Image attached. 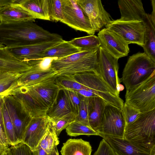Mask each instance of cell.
I'll list each match as a JSON object with an SVG mask.
<instances>
[{"instance_id":"6da1fadb","label":"cell","mask_w":155,"mask_h":155,"mask_svg":"<svg viewBox=\"0 0 155 155\" xmlns=\"http://www.w3.org/2000/svg\"><path fill=\"white\" fill-rule=\"evenodd\" d=\"M63 40L61 36L51 33L33 21L0 22V44L7 48Z\"/></svg>"},{"instance_id":"7a4b0ae2","label":"cell","mask_w":155,"mask_h":155,"mask_svg":"<svg viewBox=\"0 0 155 155\" xmlns=\"http://www.w3.org/2000/svg\"><path fill=\"white\" fill-rule=\"evenodd\" d=\"M100 47L81 51L62 58L54 59L51 62V67L59 75L95 71Z\"/></svg>"},{"instance_id":"3957f363","label":"cell","mask_w":155,"mask_h":155,"mask_svg":"<svg viewBox=\"0 0 155 155\" xmlns=\"http://www.w3.org/2000/svg\"><path fill=\"white\" fill-rule=\"evenodd\" d=\"M124 138L150 151L155 146V109L141 112L133 122L127 125Z\"/></svg>"},{"instance_id":"277c9868","label":"cell","mask_w":155,"mask_h":155,"mask_svg":"<svg viewBox=\"0 0 155 155\" xmlns=\"http://www.w3.org/2000/svg\"><path fill=\"white\" fill-rule=\"evenodd\" d=\"M155 72V62L144 52L130 56L120 78L126 91H129L148 79Z\"/></svg>"},{"instance_id":"5b68a950","label":"cell","mask_w":155,"mask_h":155,"mask_svg":"<svg viewBox=\"0 0 155 155\" xmlns=\"http://www.w3.org/2000/svg\"><path fill=\"white\" fill-rule=\"evenodd\" d=\"M78 82L84 85L83 90H74L87 97H100L106 103L121 109L124 101L114 94L95 71L84 72L71 75Z\"/></svg>"},{"instance_id":"8992f818","label":"cell","mask_w":155,"mask_h":155,"mask_svg":"<svg viewBox=\"0 0 155 155\" xmlns=\"http://www.w3.org/2000/svg\"><path fill=\"white\" fill-rule=\"evenodd\" d=\"M125 102L140 112L155 109V72L136 87L126 91Z\"/></svg>"},{"instance_id":"52a82bcc","label":"cell","mask_w":155,"mask_h":155,"mask_svg":"<svg viewBox=\"0 0 155 155\" xmlns=\"http://www.w3.org/2000/svg\"><path fill=\"white\" fill-rule=\"evenodd\" d=\"M118 60L100 46L95 71L112 92L117 96L120 97L121 81L118 76Z\"/></svg>"},{"instance_id":"ba28073f","label":"cell","mask_w":155,"mask_h":155,"mask_svg":"<svg viewBox=\"0 0 155 155\" xmlns=\"http://www.w3.org/2000/svg\"><path fill=\"white\" fill-rule=\"evenodd\" d=\"M126 126L121 110L106 103L97 133L98 136L124 138Z\"/></svg>"},{"instance_id":"9c48e42d","label":"cell","mask_w":155,"mask_h":155,"mask_svg":"<svg viewBox=\"0 0 155 155\" xmlns=\"http://www.w3.org/2000/svg\"><path fill=\"white\" fill-rule=\"evenodd\" d=\"M63 15L60 22L76 30L94 35L95 31L87 16L76 0H61Z\"/></svg>"},{"instance_id":"30bf717a","label":"cell","mask_w":155,"mask_h":155,"mask_svg":"<svg viewBox=\"0 0 155 155\" xmlns=\"http://www.w3.org/2000/svg\"><path fill=\"white\" fill-rule=\"evenodd\" d=\"M105 28L120 35L129 44L144 45L145 28L143 21L113 20Z\"/></svg>"},{"instance_id":"8fae6325","label":"cell","mask_w":155,"mask_h":155,"mask_svg":"<svg viewBox=\"0 0 155 155\" xmlns=\"http://www.w3.org/2000/svg\"><path fill=\"white\" fill-rule=\"evenodd\" d=\"M31 66L29 70L22 73L18 79V87L33 86L59 75L51 68V62L48 59H43Z\"/></svg>"},{"instance_id":"7c38bea8","label":"cell","mask_w":155,"mask_h":155,"mask_svg":"<svg viewBox=\"0 0 155 155\" xmlns=\"http://www.w3.org/2000/svg\"><path fill=\"white\" fill-rule=\"evenodd\" d=\"M88 18L95 32L100 31L113 20L100 0H76Z\"/></svg>"},{"instance_id":"4fadbf2b","label":"cell","mask_w":155,"mask_h":155,"mask_svg":"<svg viewBox=\"0 0 155 155\" xmlns=\"http://www.w3.org/2000/svg\"><path fill=\"white\" fill-rule=\"evenodd\" d=\"M56 78L33 86L25 87L33 97L48 110L56 103L61 91L56 83Z\"/></svg>"},{"instance_id":"5bb4252c","label":"cell","mask_w":155,"mask_h":155,"mask_svg":"<svg viewBox=\"0 0 155 155\" xmlns=\"http://www.w3.org/2000/svg\"><path fill=\"white\" fill-rule=\"evenodd\" d=\"M4 101L16 136L20 143H21L24 133L32 118L12 95H5Z\"/></svg>"},{"instance_id":"9a60e30c","label":"cell","mask_w":155,"mask_h":155,"mask_svg":"<svg viewBox=\"0 0 155 155\" xmlns=\"http://www.w3.org/2000/svg\"><path fill=\"white\" fill-rule=\"evenodd\" d=\"M97 35L101 46L114 57L119 59L128 54L129 44L116 33L105 28L99 32Z\"/></svg>"},{"instance_id":"2e32d148","label":"cell","mask_w":155,"mask_h":155,"mask_svg":"<svg viewBox=\"0 0 155 155\" xmlns=\"http://www.w3.org/2000/svg\"><path fill=\"white\" fill-rule=\"evenodd\" d=\"M36 18L21 6L19 0H0V22L32 21Z\"/></svg>"},{"instance_id":"e0dca14e","label":"cell","mask_w":155,"mask_h":155,"mask_svg":"<svg viewBox=\"0 0 155 155\" xmlns=\"http://www.w3.org/2000/svg\"><path fill=\"white\" fill-rule=\"evenodd\" d=\"M50 123L47 116L32 118L23 134L21 143L35 150L46 133Z\"/></svg>"},{"instance_id":"ac0fdd59","label":"cell","mask_w":155,"mask_h":155,"mask_svg":"<svg viewBox=\"0 0 155 155\" xmlns=\"http://www.w3.org/2000/svg\"><path fill=\"white\" fill-rule=\"evenodd\" d=\"M10 94L19 103L25 112L32 118L46 116L48 110L33 97L25 87H17Z\"/></svg>"},{"instance_id":"d6986e66","label":"cell","mask_w":155,"mask_h":155,"mask_svg":"<svg viewBox=\"0 0 155 155\" xmlns=\"http://www.w3.org/2000/svg\"><path fill=\"white\" fill-rule=\"evenodd\" d=\"M60 42H61L50 41L7 48L21 61L31 66L35 62L40 60L38 58L39 54L46 49Z\"/></svg>"},{"instance_id":"ffe728a7","label":"cell","mask_w":155,"mask_h":155,"mask_svg":"<svg viewBox=\"0 0 155 155\" xmlns=\"http://www.w3.org/2000/svg\"><path fill=\"white\" fill-rule=\"evenodd\" d=\"M118 4L121 15L120 20L143 21L146 13L141 0H119Z\"/></svg>"},{"instance_id":"44dd1931","label":"cell","mask_w":155,"mask_h":155,"mask_svg":"<svg viewBox=\"0 0 155 155\" xmlns=\"http://www.w3.org/2000/svg\"><path fill=\"white\" fill-rule=\"evenodd\" d=\"M110 145L116 155H150V151L131 143L124 138L101 135Z\"/></svg>"},{"instance_id":"7402d4cb","label":"cell","mask_w":155,"mask_h":155,"mask_svg":"<svg viewBox=\"0 0 155 155\" xmlns=\"http://www.w3.org/2000/svg\"><path fill=\"white\" fill-rule=\"evenodd\" d=\"M31 67L15 57L5 46L0 48V71L22 73Z\"/></svg>"},{"instance_id":"603a6c76","label":"cell","mask_w":155,"mask_h":155,"mask_svg":"<svg viewBox=\"0 0 155 155\" xmlns=\"http://www.w3.org/2000/svg\"><path fill=\"white\" fill-rule=\"evenodd\" d=\"M143 21L145 31L144 45L142 47L144 52L155 62V23L153 21L151 14L147 13Z\"/></svg>"},{"instance_id":"cb8c5ba5","label":"cell","mask_w":155,"mask_h":155,"mask_svg":"<svg viewBox=\"0 0 155 155\" xmlns=\"http://www.w3.org/2000/svg\"><path fill=\"white\" fill-rule=\"evenodd\" d=\"M81 51L78 48L64 40L58 44L46 49L38 55L40 60L45 58L60 59Z\"/></svg>"},{"instance_id":"d4e9b609","label":"cell","mask_w":155,"mask_h":155,"mask_svg":"<svg viewBox=\"0 0 155 155\" xmlns=\"http://www.w3.org/2000/svg\"><path fill=\"white\" fill-rule=\"evenodd\" d=\"M106 102L100 97H89L88 119L90 127L97 133Z\"/></svg>"},{"instance_id":"484cf974","label":"cell","mask_w":155,"mask_h":155,"mask_svg":"<svg viewBox=\"0 0 155 155\" xmlns=\"http://www.w3.org/2000/svg\"><path fill=\"white\" fill-rule=\"evenodd\" d=\"M92 147L90 143L81 139H69L63 144L61 155H91Z\"/></svg>"},{"instance_id":"4316f807","label":"cell","mask_w":155,"mask_h":155,"mask_svg":"<svg viewBox=\"0 0 155 155\" xmlns=\"http://www.w3.org/2000/svg\"><path fill=\"white\" fill-rule=\"evenodd\" d=\"M19 3L36 19L50 21L48 0H19Z\"/></svg>"},{"instance_id":"83f0119b","label":"cell","mask_w":155,"mask_h":155,"mask_svg":"<svg viewBox=\"0 0 155 155\" xmlns=\"http://www.w3.org/2000/svg\"><path fill=\"white\" fill-rule=\"evenodd\" d=\"M62 91L63 93L58 97L56 103L47 112L46 116L52 122L74 113L67 97Z\"/></svg>"},{"instance_id":"f1b7e54d","label":"cell","mask_w":155,"mask_h":155,"mask_svg":"<svg viewBox=\"0 0 155 155\" xmlns=\"http://www.w3.org/2000/svg\"><path fill=\"white\" fill-rule=\"evenodd\" d=\"M22 74L0 71V95L10 94L18 87V80Z\"/></svg>"},{"instance_id":"f546056e","label":"cell","mask_w":155,"mask_h":155,"mask_svg":"<svg viewBox=\"0 0 155 155\" xmlns=\"http://www.w3.org/2000/svg\"><path fill=\"white\" fill-rule=\"evenodd\" d=\"M59 143L58 136L50 121L47 131L41 140L39 146L48 154L57 147Z\"/></svg>"},{"instance_id":"4dcf8cb0","label":"cell","mask_w":155,"mask_h":155,"mask_svg":"<svg viewBox=\"0 0 155 155\" xmlns=\"http://www.w3.org/2000/svg\"><path fill=\"white\" fill-rule=\"evenodd\" d=\"M68 41L81 51L94 48L101 45L98 37L94 35L74 38Z\"/></svg>"},{"instance_id":"1f68e13d","label":"cell","mask_w":155,"mask_h":155,"mask_svg":"<svg viewBox=\"0 0 155 155\" xmlns=\"http://www.w3.org/2000/svg\"><path fill=\"white\" fill-rule=\"evenodd\" d=\"M3 115L5 132L9 145L13 146L20 143L16 134L14 126L8 114L4 101L3 107Z\"/></svg>"},{"instance_id":"d6a6232c","label":"cell","mask_w":155,"mask_h":155,"mask_svg":"<svg viewBox=\"0 0 155 155\" xmlns=\"http://www.w3.org/2000/svg\"><path fill=\"white\" fill-rule=\"evenodd\" d=\"M57 84L61 91L66 89L83 90L84 85L77 81L71 75H59L55 78Z\"/></svg>"},{"instance_id":"836d02e7","label":"cell","mask_w":155,"mask_h":155,"mask_svg":"<svg viewBox=\"0 0 155 155\" xmlns=\"http://www.w3.org/2000/svg\"><path fill=\"white\" fill-rule=\"evenodd\" d=\"M66 131L68 135L72 137L82 135H98L90 127L75 120L67 127Z\"/></svg>"},{"instance_id":"e575fe53","label":"cell","mask_w":155,"mask_h":155,"mask_svg":"<svg viewBox=\"0 0 155 155\" xmlns=\"http://www.w3.org/2000/svg\"><path fill=\"white\" fill-rule=\"evenodd\" d=\"M48 12L50 21H61L63 18L61 0H48Z\"/></svg>"},{"instance_id":"d590c367","label":"cell","mask_w":155,"mask_h":155,"mask_svg":"<svg viewBox=\"0 0 155 155\" xmlns=\"http://www.w3.org/2000/svg\"><path fill=\"white\" fill-rule=\"evenodd\" d=\"M89 105V97L83 96L80 103L78 114L75 117V121L90 127L88 114Z\"/></svg>"},{"instance_id":"8d00e7d4","label":"cell","mask_w":155,"mask_h":155,"mask_svg":"<svg viewBox=\"0 0 155 155\" xmlns=\"http://www.w3.org/2000/svg\"><path fill=\"white\" fill-rule=\"evenodd\" d=\"M67 97L75 117L78 114L80 103L83 96L71 90H62Z\"/></svg>"},{"instance_id":"74e56055","label":"cell","mask_w":155,"mask_h":155,"mask_svg":"<svg viewBox=\"0 0 155 155\" xmlns=\"http://www.w3.org/2000/svg\"><path fill=\"white\" fill-rule=\"evenodd\" d=\"M75 116L73 113L62 117L54 122L51 121L55 133L58 136L63 130L66 129L70 124L75 120Z\"/></svg>"},{"instance_id":"f35d334b","label":"cell","mask_w":155,"mask_h":155,"mask_svg":"<svg viewBox=\"0 0 155 155\" xmlns=\"http://www.w3.org/2000/svg\"><path fill=\"white\" fill-rule=\"evenodd\" d=\"M121 110L123 114L127 126L133 122L137 118L141 113L139 110L125 102L124 103Z\"/></svg>"},{"instance_id":"ab89813d","label":"cell","mask_w":155,"mask_h":155,"mask_svg":"<svg viewBox=\"0 0 155 155\" xmlns=\"http://www.w3.org/2000/svg\"><path fill=\"white\" fill-rule=\"evenodd\" d=\"M12 155H34L33 151L28 146L22 143L10 148Z\"/></svg>"},{"instance_id":"60d3db41","label":"cell","mask_w":155,"mask_h":155,"mask_svg":"<svg viewBox=\"0 0 155 155\" xmlns=\"http://www.w3.org/2000/svg\"><path fill=\"white\" fill-rule=\"evenodd\" d=\"M93 155H116L108 143L104 139L100 142L97 150Z\"/></svg>"},{"instance_id":"b9f144b4","label":"cell","mask_w":155,"mask_h":155,"mask_svg":"<svg viewBox=\"0 0 155 155\" xmlns=\"http://www.w3.org/2000/svg\"><path fill=\"white\" fill-rule=\"evenodd\" d=\"M0 144L8 147L9 145L5 132L0 124Z\"/></svg>"},{"instance_id":"7bdbcfd3","label":"cell","mask_w":155,"mask_h":155,"mask_svg":"<svg viewBox=\"0 0 155 155\" xmlns=\"http://www.w3.org/2000/svg\"><path fill=\"white\" fill-rule=\"evenodd\" d=\"M5 96L0 95V124L3 129L4 132L3 115V107Z\"/></svg>"},{"instance_id":"ee69618b","label":"cell","mask_w":155,"mask_h":155,"mask_svg":"<svg viewBox=\"0 0 155 155\" xmlns=\"http://www.w3.org/2000/svg\"><path fill=\"white\" fill-rule=\"evenodd\" d=\"M33 151L34 155H48L39 145L35 150Z\"/></svg>"},{"instance_id":"f6af8a7d","label":"cell","mask_w":155,"mask_h":155,"mask_svg":"<svg viewBox=\"0 0 155 155\" xmlns=\"http://www.w3.org/2000/svg\"><path fill=\"white\" fill-rule=\"evenodd\" d=\"M10 148L0 144V155H5L9 151Z\"/></svg>"},{"instance_id":"bcb514c9","label":"cell","mask_w":155,"mask_h":155,"mask_svg":"<svg viewBox=\"0 0 155 155\" xmlns=\"http://www.w3.org/2000/svg\"><path fill=\"white\" fill-rule=\"evenodd\" d=\"M151 4L153 9L152 13L151 14V17L153 22L155 23V0H152Z\"/></svg>"},{"instance_id":"7dc6e473","label":"cell","mask_w":155,"mask_h":155,"mask_svg":"<svg viewBox=\"0 0 155 155\" xmlns=\"http://www.w3.org/2000/svg\"><path fill=\"white\" fill-rule=\"evenodd\" d=\"M48 155H59L57 147L54 150L50 153Z\"/></svg>"},{"instance_id":"c3c4849f","label":"cell","mask_w":155,"mask_h":155,"mask_svg":"<svg viewBox=\"0 0 155 155\" xmlns=\"http://www.w3.org/2000/svg\"><path fill=\"white\" fill-rule=\"evenodd\" d=\"M150 155H155V146H154L151 149Z\"/></svg>"},{"instance_id":"681fc988","label":"cell","mask_w":155,"mask_h":155,"mask_svg":"<svg viewBox=\"0 0 155 155\" xmlns=\"http://www.w3.org/2000/svg\"><path fill=\"white\" fill-rule=\"evenodd\" d=\"M5 155H12L11 152L9 150V151Z\"/></svg>"},{"instance_id":"f907efd6","label":"cell","mask_w":155,"mask_h":155,"mask_svg":"<svg viewBox=\"0 0 155 155\" xmlns=\"http://www.w3.org/2000/svg\"><path fill=\"white\" fill-rule=\"evenodd\" d=\"M5 47V46L4 45L0 44V48H3Z\"/></svg>"}]
</instances>
